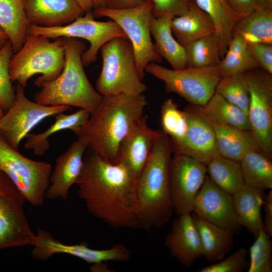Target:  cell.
<instances>
[{"label":"cell","mask_w":272,"mask_h":272,"mask_svg":"<svg viewBox=\"0 0 272 272\" xmlns=\"http://www.w3.org/2000/svg\"><path fill=\"white\" fill-rule=\"evenodd\" d=\"M62 38L65 55L63 69L55 79L37 86L40 90L35 93L34 100L47 106H75L91 114L103 96L94 88L85 73L82 56L85 51V43L76 38Z\"/></svg>","instance_id":"277c9868"},{"label":"cell","mask_w":272,"mask_h":272,"mask_svg":"<svg viewBox=\"0 0 272 272\" xmlns=\"http://www.w3.org/2000/svg\"><path fill=\"white\" fill-rule=\"evenodd\" d=\"M263 206L264 207L265 216L263 222V229L272 237V190L270 189L265 195Z\"/></svg>","instance_id":"ee69618b"},{"label":"cell","mask_w":272,"mask_h":272,"mask_svg":"<svg viewBox=\"0 0 272 272\" xmlns=\"http://www.w3.org/2000/svg\"><path fill=\"white\" fill-rule=\"evenodd\" d=\"M0 170L34 206H42L49 184L51 165L32 160L11 146L0 133Z\"/></svg>","instance_id":"ba28073f"},{"label":"cell","mask_w":272,"mask_h":272,"mask_svg":"<svg viewBox=\"0 0 272 272\" xmlns=\"http://www.w3.org/2000/svg\"><path fill=\"white\" fill-rule=\"evenodd\" d=\"M232 9L239 15L245 16L257 9L256 0H227Z\"/></svg>","instance_id":"7bdbcfd3"},{"label":"cell","mask_w":272,"mask_h":272,"mask_svg":"<svg viewBox=\"0 0 272 272\" xmlns=\"http://www.w3.org/2000/svg\"><path fill=\"white\" fill-rule=\"evenodd\" d=\"M186 110L187 128L182 141L172 146L174 153L191 157L206 166L218 151L213 122L202 107L193 105Z\"/></svg>","instance_id":"2e32d148"},{"label":"cell","mask_w":272,"mask_h":272,"mask_svg":"<svg viewBox=\"0 0 272 272\" xmlns=\"http://www.w3.org/2000/svg\"><path fill=\"white\" fill-rule=\"evenodd\" d=\"M94 18L92 12H89L62 26L44 27L30 24L27 34L42 35L49 39L72 38L87 40L90 46L83 53L82 60L84 66H88L97 59L98 51L107 41L115 37H127L115 22L99 21Z\"/></svg>","instance_id":"30bf717a"},{"label":"cell","mask_w":272,"mask_h":272,"mask_svg":"<svg viewBox=\"0 0 272 272\" xmlns=\"http://www.w3.org/2000/svg\"><path fill=\"white\" fill-rule=\"evenodd\" d=\"M30 24L59 26L69 24L85 13L75 0H23Z\"/></svg>","instance_id":"44dd1931"},{"label":"cell","mask_w":272,"mask_h":272,"mask_svg":"<svg viewBox=\"0 0 272 272\" xmlns=\"http://www.w3.org/2000/svg\"><path fill=\"white\" fill-rule=\"evenodd\" d=\"M148 0H106L105 8L114 9H127L138 7Z\"/></svg>","instance_id":"f6af8a7d"},{"label":"cell","mask_w":272,"mask_h":272,"mask_svg":"<svg viewBox=\"0 0 272 272\" xmlns=\"http://www.w3.org/2000/svg\"><path fill=\"white\" fill-rule=\"evenodd\" d=\"M143 115L131 127L120 145L117 162L123 164L136 178L139 176L153 150L160 131L148 124Z\"/></svg>","instance_id":"ac0fdd59"},{"label":"cell","mask_w":272,"mask_h":272,"mask_svg":"<svg viewBox=\"0 0 272 272\" xmlns=\"http://www.w3.org/2000/svg\"><path fill=\"white\" fill-rule=\"evenodd\" d=\"M178 216L166 237L165 244L173 257L184 266L189 267L203 255L201 242L191 214Z\"/></svg>","instance_id":"ffe728a7"},{"label":"cell","mask_w":272,"mask_h":272,"mask_svg":"<svg viewBox=\"0 0 272 272\" xmlns=\"http://www.w3.org/2000/svg\"><path fill=\"white\" fill-rule=\"evenodd\" d=\"M207 166L189 156L174 153L170 170V195L178 215L191 214L195 198L206 177Z\"/></svg>","instance_id":"9a60e30c"},{"label":"cell","mask_w":272,"mask_h":272,"mask_svg":"<svg viewBox=\"0 0 272 272\" xmlns=\"http://www.w3.org/2000/svg\"><path fill=\"white\" fill-rule=\"evenodd\" d=\"M153 7V16H158L171 13L175 16L186 13L194 3V0H151Z\"/></svg>","instance_id":"60d3db41"},{"label":"cell","mask_w":272,"mask_h":272,"mask_svg":"<svg viewBox=\"0 0 272 272\" xmlns=\"http://www.w3.org/2000/svg\"><path fill=\"white\" fill-rule=\"evenodd\" d=\"M100 50L102 66L96 82L97 92L102 96L143 94L147 86L138 72L133 49L128 39L114 38Z\"/></svg>","instance_id":"8992f818"},{"label":"cell","mask_w":272,"mask_h":272,"mask_svg":"<svg viewBox=\"0 0 272 272\" xmlns=\"http://www.w3.org/2000/svg\"><path fill=\"white\" fill-rule=\"evenodd\" d=\"M136 178L122 163L87 149L76 184L88 211L116 228H142Z\"/></svg>","instance_id":"6da1fadb"},{"label":"cell","mask_w":272,"mask_h":272,"mask_svg":"<svg viewBox=\"0 0 272 272\" xmlns=\"http://www.w3.org/2000/svg\"><path fill=\"white\" fill-rule=\"evenodd\" d=\"M245 184L264 191L272 189V163L259 150L247 153L240 161Z\"/></svg>","instance_id":"d6a6232c"},{"label":"cell","mask_w":272,"mask_h":272,"mask_svg":"<svg viewBox=\"0 0 272 272\" xmlns=\"http://www.w3.org/2000/svg\"><path fill=\"white\" fill-rule=\"evenodd\" d=\"M14 50L9 40L0 48V105L7 111L16 99V89L12 86L9 64Z\"/></svg>","instance_id":"f35d334b"},{"label":"cell","mask_w":272,"mask_h":272,"mask_svg":"<svg viewBox=\"0 0 272 272\" xmlns=\"http://www.w3.org/2000/svg\"><path fill=\"white\" fill-rule=\"evenodd\" d=\"M187 67L217 66L221 60L220 41L216 32L192 41L185 47Z\"/></svg>","instance_id":"e575fe53"},{"label":"cell","mask_w":272,"mask_h":272,"mask_svg":"<svg viewBox=\"0 0 272 272\" xmlns=\"http://www.w3.org/2000/svg\"><path fill=\"white\" fill-rule=\"evenodd\" d=\"M202 108L213 122L250 130L247 115L216 92Z\"/></svg>","instance_id":"836d02e7"},{"label":"cell","mask_w":272,"mask_h":272,"mask_svg":"<svg viewBox=\"0 0 272 272\" xmlns=\"http://www.w3.org/2000/svg\"><path fill=\"white\" fill-rule=\"evenodd\" d=\"M26 201L20 190L0 170V250L32 245L35 234L25 215Z\"/></svg>","instance_id":"8fae6325"},{"label":"cell","mask_w":272,"mask_h":272,"mask_svg":"<svg viewBox=\"0 0 272 272\" xmlns=\"http://www.w3.org/2000/svg\"><path fill=\"white\" fill-rule=\"evenodd\" d=\"M265 195L263 191L246 184L232 195L238 223L255 237L264 230L261 210Z\"/></svg>","instance_id":"603a6c76"},{"label":"cell","mask_w":272,"mask_h":272,"mask_svg":"<svg viewBox=\"0 0 272 272\" xmlns=\"http://www.w3.org/2000/svg\"><path fill=\"white\" fill-rule=\"evenodd\" d=\"M148 104L144 94L103 96L87 121L74 132L87 149L116 163L122 140L144 115Z\"/></svg>","instance_id":"7a4b0ae2"},{"label":"cell","mask_w":272,"mask_h":272,"mask_svg":"<svg viewBox=\"0 0 272 272\" xmlns=\"http://www.w3.org/2000/svg\"><path fill=\"white\" fill-rule=\"evenodd\" d=\"M9 38L6 32L0 27V48L8 41Z\"/></svg>","instance_id":"c3c4849f"},{"label":"cell","mask_w":272,"mask_h":272,"mask_svg":"<svg viewBox=\"0 0 272 272\" xmlns=\"http://www.w3.org/2000/svg\"><path fill=\"white\" fill-rule=\"evenodd\" d=\"M24 88L17 84L15 100L0 118V133L16 150H19L21 142L41 121L71 109L69 106H47L32 101L26 96Z\"/></svg>","instance_id":"7c38bea8"},{"label":"cell","mask_w":272,"mask_h":272,"mask_svg":"<svg viewBox=\"0 0 272 272\" xmlns=\"http://www.w3.org/2000/svg\"><path fill=\"white\" fill-rule=\"evenodd\" d=\"M239 35L248 44H272V11L256 9L236 23L232 37Z\"/></svg>","instance_id":"f546056e"},{"label":"cell","mask_w":272,"mask_h":272,"mask_svg":"<svg viewBox=\"0 0 272 272\" xmlns=\"http://www.w3.org/2000/svg\"><path fill=\"white\" fill-rule=\"evenodd\" d=\"M249 45L260 67L272 74V44L251 43Z\"/></svg>","instance_id":"b9f144b4"},{"label":"cell","mask_w":272,"mask_h":272,"mask_svg":"<svg viewBox=\"0 0 272 272\" xmlns=\"http://www.w3.org/2000/svg\"><path fill=\"white\" fill-rule=\"evenodd\" d=\"M4 111H5L4 110L0 105V118L4 115L5 113Z\"/></svg>","instance_id":"f907efd6"},{"label":"cell","mask_w":272,"mask_h":272,"mask_svg":"<svg viewBox=\"0 0 272 272\" xmlns=\"http://www.w3.org/2000/svg\"><path fill=\"white\" fill-rule=\"evenodd\" d=\"M171 143L159 131L152 152L136 181L142 228H160L173 212L170 195Z\"/></svg>","instance_id":"3957f363"},{"label":"cell","mask_w":272,"mask_h":272,"mask_svg":"<svg viewBox=\"0 0 272 272\" xmlns=\"http://www.w3.org/2000/svg\"><path fill=\"white\" fill-rule=\"evenodd\" d=\"M171 28L177 41L184 47L192 41L216 32L212 20L195 3L186 13L172 19Z\"/></svg>","instance_id":"cb8c5ba5"},{"label":"cell","mask_w":272,"mask_h":272,"mask_svg":"<svg viewBox=\"0 0 272 272\" xmlns=\"http://www.w3.org/2000/svg\"><path fill=\"white\" fill-rule=\"evenodd\" d=\"M30 24L23 0H0V27L8 35L14 53L23 45Z\"/></svg>","instance_id":"f1b7e54d"},{"label":"cell","mask_w":272,"mask_h":272,"mask_svg":"<svg viewBox=\"0 0 272 272\" xmlns=\"http://www.w3.org/2000/svg\"><path fill=\"white\" fill-rule=\"evenodd\" d=\"M257 69L247 72L249 92L247 116L250 130L260 151L270 158L272 152L271 74Z\"/></svg>","instance_id":"4fadbf2b"},{"label":"cell","mask_w":272,"mask_h":272,"mask_svg":"<svg viewBox=\"0 0 272 272\" xmlns=\"http://www.w3.org/2000/svg\"><path fill=\"white\" fill-rule=\"evenodd\" d=\"M85 13L92 12L93 5L92 0H75Z\"/></svg>","instance_id":"bcb514c9"},{"label":"cell","mask_w":272,"mask_h":272,"mask_svg":"<svg viewBox=\"0 0 272 272\" xmlns=\"http://www.w3.org/2000/svg\"><path fill=\"white\" fill-rule=\"evenodd\" d=\"M207 169L212 181L231 195L245 185L240 162L218 154L207 165Z\"/></svg>","instance_id":"4dcf8cb0"},{"label":"cell","mask_w":272,"mask_h":272,"mask_svg":"<svg viewBox=\"0 0 272 272\" xmlns=\"http://www.w3.org/2000/svg\"><path fill=\"white\" fill-rule=\"evenodd\" d=\"M32 245V256L41 260H47L56 254H69L95 264L109 261L126 262L131 259L130 251L122 244L105 249L91 248L85 242L65 244L54 239L47 231L40 229L35 234Z\"/></svg>","instance_id":"5bb4252c"},{"label":"cell","mask_w":272,"mask_h":272,"mask_svg":"<svg viewBox=\"0 0 272 272\" xmlns=\"http://www.w3.org/2000/svg\"><path fill=\"white\" fill-rule=\"evenodd\" d=\"M247 250L240 248L228 257L202 268L200 272H240L249 266Z\"/></svg>","instance_id":"ab89813d"},{"label":"cell","mask_w":272,"mask_h":272,"mask_svg":"<svg viewBox=\"0 0 272 272\" xmlns=\"http://www.w3.org/2000/svg\"><path fill=\"white\" fill-rule=\"evenodd\" d=\"M90 113L84 109L70 114L61 113L55 115V122L45 131L38 133H30L26 137L24 147L31 150L38 156L44 155L50 148L48 138L53 134L63 130L69 129L75 132L88 120Z\"/></svg>","instance_id":"83f0119b"},{"label":"cell","mask_w":272,"mask_h":272,"mask_svg":"<svg viewBox=\"0 0 272 272\" xmlns=\"http://www.w3.org/2000/svg\"><path fill=\"white\" fill-rule=\"evenodd\" d=\"M212 122L218 151L222 156L240 162L249 152L260 150L251 130Z\"/></svg>","instance_id":"d4e9b609"},{"label":"cell","mask_w":272,"mask_h":272,"mask_svg":"<svg viewBox=\"0 0 272 272\" xmlns=\"http://www.w3.org/2000/svg\"><path fill=\"white\" fill-rule=\"evenodd\" d=\"M86 150V146L77 140L57 157L50 176L46 198L51 200L67 199L71 187L76 184L80 175Z\"/></svg>","instance_id":"d6986e66"},{"label":"cell","mask_w":272,"mask_h":272,"mask_svg":"<svg viewBox=\"0 0 272 272\" xmlns=\"http://www.w3.org/2000/svg\"><path fill=\"white\" fill-rule=\"evenodd\" d=\"M175 16L167 13L158 16H153L151 32L153 37L155 49L174 70L187 67L185 49L173 36L171 21Z\"/></svg>","instance_id":"7402d4cb"},{"label":"cell","mask_w":272,"mask_h":272,"mask_svg":"<svg viewBox=\"0 0 272 272\" xmlns=\"http://www.w3.org/2000/svg\"><path fill=\"white\" fill-rule=\"evenodd\" d=\"M192 212L196 216L234 232L240 226L237 220L232 195L206 179L193 202Z\"/></svg>","instance_id":"e0dca14e"},{"label":"cell","mask_w":272,"mask_h":272,"mask_svg":"<svg viewBox=\"0 0 272 272\" xmlns=\"http://www.w3.org/2000/svg\"><path fill=\"white\" fill-rule=\"evenodd\" d=\"M257 9L272 11V0H256Z\"/></svg>","instance_id":"7dc6e473"},{"label":"cell","mask_w":272,"mask_h":272,"mask_svg":"<svg viewBox=\"0 0 272 272\" xmlns=\"http://www.w3.org/2000/svg\"><path fill=\"white\" fill-rule=\"evenodd\" d=\"M225 55L218 65L222 78L260 67L249 44L239 35L232 37Z\"/></svg>","instance_id":"1f68e13d"},{"label":"cell","mask_w":272,"mask_h":272,"mask_svg":"<svg viewBox=\"0 0 272 272\" xmlns=\"http://www.w3.org/2000/svg\"><path fill=\"white\" fill-rule=\"evenodd\" d=\"M162 132L170 140L171 146L180 143L187 128V118L185 111L180 110L171 98L166 100L161 109Z\"/></svg>","instance_id":"8d00e7d4"},{"label":"cell","mask_w":272,"mask_h":272,"mask_svg":"<svg viewBox=\"0 0 272 272\" xmlns=\"http://www.w3.org/2000/svg\"><path fill=\"white\" fill-rule=\"evenodd\" d=\"M198 230L203 255L209 261L223 259L231 251L233 244V232L192 216Z\"/></svg>","instance_id":"484cf974"},{"label":"cell","mask_w":272,"mask_h":272,"mask_svg":"<svg viewBox=\"0 0 272 272\" xmlns=\"http://www.w3.org/2000/svg\"><path fill=\"white\" fill-rule=\"evenodd\" d=\"M215 92L248 115L249 92L247 72L221 78Z\"/></svg>","instance_id":"d590c367"},{"label":"cell","mask_w":272,"mask_h":272,"mask_svg":"<svg viewBox=\"0 0 272 272\" xmlns=\"http://www.w3.org/2000/svg\"><path fill=\"white\" fill-rule=\"evenodd\" d=\"M94 17H106L115 22L123 30L132 46L138 72L142 80L145 68L150 63H160L162 57L152 40L151 24L153 16L151 0L130 9L114 10L106 8L92 11Z\"/></svg>","instance_id":"52a82bcc"},{"label":"cell","mask_w":272,"mask_h":272,"mask_svg":"<svg viewBox=\"0 0 272 272\" xmlns=\"http://www.w3.org/2000/svg\"><path fill=\"white\" fill-rule=\"evenodd\" d=\"M194 2L212 20L220 39V56L223 57L232 39L233 29L242 16L232 9L227 0H194Z\"/></svg>","instance_id":"4316f807"},{"label":"cell","mask_w":272,"mask_h":272,"mask_svg":"<svg viewBox=\"0 0 272 272\" xmlns=\"http://www.w3.org/2000/svg\"><path fill=\"white\" fill-rule=\"evenodd\" d=\"M145 72L163 82L166 92L176 93L192 105L202 107L214 94L222 78L218 65L174 70L152 62L146 66Z\"/></svg>","instance_id":"9c48e42d"},{"label":"cell","mask_w":272,"mask_h":272,"mask_svg":"<svg viewBox=\"0 0 272 272\" xmlns=\"http://www.w3.org/2000/svg\"><path fill=\"white\" fill-rule=\"evenodd\" d=\"M64 60L62 38L51 41L42 35L27 34L21 48L11 59V80L25 88L30 78L41 74L35 81L37 86L42 82L56 78L63 69Z\"/></svg>","instance_id":"5b68a950"},{"label":"cell","mask_w":272,"mask_h":272,"mask_svg":"<svg viewBox=\"0 0 272 272\" xmlns=\"http://www.w3.org/2000/svg\"><path fill=\"white\" fill-rule=\"evenodd\" d=\"M249 252L250 261L248 272L272 271V243L269 235L261 230L255 237Z\"/></svg>","instance_id":"74e56055"},{"label":"cell","mask_w":272,"mask_h":272,"mask_svg":"<svg viewBox=\"0 0 272 272\" xmlns=\"http://www.w3.org/2000/svg\"><path fill=\"white\" fill-rule=\"evenodd\" d=\"M92 2L93 5V10H94L105 8L106 0H92Z\"/></svg>","instance_id":"681fc988"}]
</instances>
